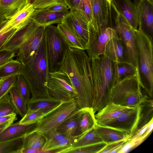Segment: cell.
<instances>
[{"instance_id": "obj_38", "label": "cell", "mask_w": 153, "mask_h": 153, "mask_svg": "<svg viewBox=\"0 0 153 153\" xmlns=\"http://www.w3.org/2000/svg\"><path fill=\"white\" fill-rule=\"evenodd\" d=\"M8 21L4 20L0 23V50L17 30L8 24Z\"/></svg>"}, {"instance_id": "obj_44", "label": "cell", "mask_w": 153, "mask_h": 153, "mask_svg": "<svg viewBox=\"0 0 153 153\" xmlns=\"http://www.w3.org/2000/svg\"><path fill=\"white\" fill-rule=\"evenodd\" d=\"M45 135L46 137L47 141L43 149H46L51 145L62 140L67 136L60 134L56 130L50 132Z\"/></svg>"}, {"instance_id": "obj_14", "label": "cell", "mask_w": 153, "mask_h": 153, "mask_svg": "<svg viewBox=\"0 0 153 153\" xmlns=\"http://www.w3.org/2000/svg\"><path fill=\"white\" fill-rule=\"evenodd\" d=\"M118 36L114 29L107 27L96 37L85 51L90 59L97 58L104 54L105 47L109 41Z\"/></svg>"}, {"instance_id": "obj_21", "label": "cell", "mask_w": 153, "mask_h": 153, "mask_svg": "<svg viewBox=\"0 0 153 153\" xmlns=\"http://www.w3.org/2000/svg\"><path fill=\"white\" fill-rule=\"evenodd\" d=\"M36 123L21 124L18 122L12 123L0 133V142L24 137L33 131Z\"/></svg>"}, {"instance_id": "obj_27", "label": "cell", "mask_w": 153, "mask_h": 153, "mask_svg": "<svg viewBox=\"0 0 153 153\" xmlns=\"http://www.w3.org/2000/svg\"><path fill=\"white\" fill-rule=\"evenodd\" d=\"M139 105L140 110L136 131L147 124L153 119V103L152 99L146 95L144 100Z\"/></svg>"}, {"instance_id": "obj_48", "label": "cell", "mask_w": 153, "mask_h": 153, "mask_svg": "<svg viewBox=\"0 0 153 153\" xmlns=\"http://www.w3.org/2000/svg\"><path fill=\"white\" fill-rule=\"evenodd\" d=\"M16 56V53L13 51L5 49L0 50V67L12 60Z\"/></svg>"}, {"instance_id": "obj_22", "label": "cell", "mask_w": 153, "mask_h": 153, "mask_svg": "<svg viewBox=\"0 0 153 153\" xmlns=\"http://www.w3.org/2000/svg\"><path fill=\"white\" fill-rule=\"evenodd\" d=\"M61 102L60 100L51 96L30 99L27 103V112L38 111L45 114Z\"/></svg>"}, {"instance_id": "obj_16", "label": "cell", "mask_w": 153, "mask_h": 153, "mask_svg": "<svg viewBox=\"0 0 153 153\" xmlns=\"http://www.w3.org/2000/svg\"><path fill=\"white\" fill-rule=\"evenodd\" d=\"M104 55L114 62L130 63L126 48L119 36L113 38L108 42Z\"/></svg>"}, {"instance_id": "obj_36", "label": "cell", "mask_w": 153, "mask_h": 153, "mask_svg": "<svg viewBox=\"0 0 153 153\" xmlns=\"http://www.w3.org/2000/svg\"><path fill=\"white\" fill-rule=\"evenodd\" d=\"M14 86L27 104L31 99V91L28 83L21 74L17 75Z\"/></svg>"}, {"instance_id": "obj_3", "label": "cell", "mask_w": 153, "mask_h": 153, "mask_svg": "<svg viewBox=\"0 0 153 153\" xmlns=\"http://www.w3.org/2000/svg\"><path fill=\"white\" fill-rule=\"evenodd\" d=\"M49 73L44 35L32 59L25 65L22 64L21 74L29 86L31 99L50 96L47 88Z\"/></svg>"}, {"instance_id": "obj_5", "label": "cell", "mask_w": 153, "mask_h": 153, "mask_svg": "<svg viewBox=\"0 0 153 153\" xmlns=\"http://www.w3.org/2000/svg\"><path fill=\"white\" fill-rule=\"evenodd\" d=\"M141 88L137 74L127 77L113 86L110 102L128 107L138 106L146 96L142 93Z\"/></svg>"}, {"instance_id": "obj_56", "label": "cell", "mask_w": 153, "mask_h": 153, "mask_svg": "<svg viewBox=\"0 0 153 153\" xmlns=\"http://www.w3.org/2000/svg\"><path fill=\"white\" fill-rule=\"evenodd\" d=\"M111 4V1H112V0H107Z\"/></svg>"}, {"instance_id": "obj_28", "label": "cell", "mask_w": 153, "mask_h": 153, "mask_svg": "<svg viewBox=\"0 0 153 153\" xmlns=\"http://www.w3.org/2000/svg\"><path fill=\"white\" fill-rule=\"evenodd\" d=\"M56 27L69 48L84 50L76 33L68 25L62 22Z\"/></svg>"}, {"instance_id": "obj_10", "label": "cell", "mask_w": 153, "mask_h": 153, "mask_svg": "<svg viewBox=\"0 0 153 153\" xmlns=\"http://www.w3.org/2000/svg\"><path fill=\"white\" fill-rule=\"evenodd\" d=\"M62 22L67 24L75 32L85 50L88 48L89 42L93 40L98 36L91 24L76 10L69 11Z\"/></svg>"}, {"instance_id": "obj_24", "label": "cell", "mask_w": 153, "mask_h": 153, "mask_svg": "<svg viewBox=\"0 0 153 153\" xmlns=\"http://www.w3.org/2000/svg\"><path fill=\"white\" fill-rule=\"evenodd\" d=\"M82 112H79L72 117L65 120L57 127L56 131L58 133L67 136H78L81 134L80 123Z\"/></svg>"}, {"instance_id": "obj_25", "label": "cell", "mask_w": 153, "mask_h": 153, "mask_svg": "<svg viewBox=\"0 0 153 153\" xmlns=\"http://www.w3.org/2000/svg\"><path fill=\"white\" fill-rule=\"evenodd\" d=\"M35 10L33 5L28 2L21 10L8 19V24L17 30L21 29L32 21Z\"/></svg>"}, {"instance_id": "obj_4", "label": "cell", "mask_w": 153, "mask_h": 153, "mask_svg": "<svg viewBox=\"0 0 153 153\" xmlns=\"http://www.w3.org/2000/svg\"><path fill=\"white\" fill-rule=\"evenodd\" d=\"M137 76L141 88L152 99L153 90L152 38L139 27L135 30Z\"/></svg>"}, {"instance_id": "obj_23", "label": "cell", "mask_w": 153, "mask_h": 153, "mask_svg": "<svg viewBox=\"0 0 153 153\" xmlns=\"http://www.w3.org/2000/svg\"><path fill=\"white\" fill-rule=\"evenodd\" d=\"M95 127L102 142L107 144L127 139L130 135L123 131L107 126L97 124Z\"/></svg>"}, {"instance_id": "obj_20", "label": "cell", "mask_w": 153, "mask_h": 153, "mask_svg": "<svg viewBox=\"0 0 153 153\" xmlns=\"http://www.w3.org/2000/svg\"><path fill=\"white\" fill-rule=\"evenodd\" d=\"M128 108L110 102L95 115L97 124L105 126L117 118Z\"/></svg>"}, {"instance_id": "obj_41", "label": "cell", "mask_w": 153, "mask_h": 153, "mask_svg": "<svg viewBox=\"0 0 153 153\" xmlns=\"http://www.w3.org/2000/svg\"><path fill=\"white\" fill-rule=\"evenodd\" d=\"M76 11L91 24L92 9L91 0H80Z\"/></svg>"}, {"instance_id": "obj_33", "label": "cell", "mask_w": 153, "mask_h": 153, "mask_svg": "<svg viewBox=\"0 0 153 153\" xmlns=\"http://www.w3.org/2000/svg\"><path fill=\"white\" fill-rule=\"evenodd\" d=\"M9 94L17 114L23 117L26 114L27 111L26 102L14 86L10 90Z\"/></svg>"}, {"instance_id": "obj_12", "label": "cell", "mask_w": 153, "mask_h": 153, "mask_svg": "<svg viewBox=\"0 0 153 153\" xmlns=\"http://www.w3.org/2000/svg\"><path fill=\"white\" fill-rule=\"evenodd\" d=\"M45 28L38 25L32 34L16 53V60L22 64L25 65L32 59L44 36Z\"/></svg>"}, {"instance_id": "obj_54", "label": "cell", "mask_w": 153, "mask_h": 153, "mask_svg": "<svg viewBox=\"0 0 153 153\" xmlns=\"http://www.w3.org/2000/svg\"><path fill=\"white\" fill-rule=\"evenodd\" d=\"M149 2L150 3H151V4H153V0H146Z\"/></svg>"}, {"instance_id": "obj_1", "label": "cell", "mask_w": 153, "mask_h": 153, "mask_svg": "<svg viewBox=\"0 0 153 153\" xmlns=\"http://www.w3.org/2000/svg\"><path fill=\"white\" fill-rule=\"evenodd\" d=\"M60 69L68 75L77 93L74 99L79 109L92 108L94 90L91 60L85 51L69 48Z\"/></svg>"}, {"instance_id": "obj_47", "label": "cell", "mask_w": 153, "mask_h": 153, "mask_svg": "<svg viewBox=\"0 0 153 153\" xmlns=\"http://www.w3.org/2000/svg\"><path fill=\"white\" fill-rule=\"evenodd\" d=\"M127 139L107 144L99 153H118L119 149L126 142Z\"/></svg>"}, {"instance_id": "obj_2", "label": "cell", "mask_w": 153, "mask_h": 153, "mask_svg": "<svg viewBox=\"0 0 153 153\" xmlns=\"http://www.w3.org/2000/svg\"><path fill=\"white\" fill-rule=\"evenodd\" d=\"M91 60L94 90L92 108L95 112L110 102L111 91L115 84L114 65L104 54Z\"/></svg>"}, {"instance_id": "obj_31", "label": "cell", "mask_w": 153, "mask_h": 153, "mask_svg": "<svg viewBox=\"0 0 153 153\" xmlns=\"http://www.w3.org/2000/svg\"><path fill=\"white\" fill-rule=\"evenodd\" d=\"M113 65L115 84L127 77L137 75V70L130 63L113 62Z\"/></svg>"}, {"instance_id": "obj_17", "label": "cell", "mask_w": 153, "mask_h": 153, "mask_svg": "<svg viewBox=\"0 0 153 153\" xmlns=\"http://www.w3.org/2000/svg\"><path fill=\"white\" fill-rule=\"evenodd\" d=\"M38 25L32 21L27 25L17 30L2 46L1 49L10 50L16 53L32 34Z\"/></svg>"}, {"instance_id": "obj_57", "label": "cell", "mask_w": 153, "mask_h": 153, "mask_svg": "<svg viewBox=\"0 0 153 153\" xmlns=\"http://www.w3.org/2000/svg\"><path fill=\"white\" fill-rule=\"evenodd\" d=\"M3 78H0V83Z\"/></svg>"}, {"instance_id": "obj_39", "label": "cell", "mask_w": 153, "mask_h": 153, "mask_svg": "<svg viewBox=\"0 0 153 153\" xmlns=\"http://www.w3.org/2000/svg\"><path fill=\"white\" fill-rule=\"evenodd\" d=\"M14 113L17 114L10 95L8 94L0 99V117Z\"/></svg>"}, {"instance_id": "obj_43", "label": "cell", "mask_w": 153, "mask_h": 153, "mask_svg": "<svg viewBox=\"0 0 153 153\" xmlns=\"http://www.w3.org/2000/svg\"><path fill=\"white\" fill-rule=\"evenodd\" d=\"M44 114L38 111L27 112L26 114L19 122L21 124L36 123Z\"/></svg>"}, {"instance_id": "obj_45", "label": "cell", "mask_w": 153, "mask_h": 153, "mask_svg": "<svg viewBox=\"0 0 153 153\" xmlns=\"http://www.w3.org/2000/svg\"><path fill=\"white\" fill-rule=\"evenodd\" d=\"M62 4H65L64 0H35L32 4L35 9H39Z\"/></svg>"}, {"instance_id": "obj_15", "label": "cell", "mask_w": 153, "mask_h": 153, "mask_svg": "<svg viewBox=\"0 0 153 153\" xmlns=\"http://www.w3.org/2000/svg\"><path fill=\"white\" fill-rule=\"evenodd\" d=\"M111 2L133 28L137 30L139 24L137 5L131 0H112Z\"/></svg>"}, {"instance_id": "obj_53", "label": "cell", "mask_w": 153, "mask_h": 153, "mask_svg": "<svg viewBox=\"0 0 153 153\" xmlns=\"http://www.w3.org/2000/svg\"><path fill=\"white\" fill-rule=\"evenodd\" d=\"M140 0H134V3L137 5V4Z\"/></svg>"}, {"instance_id": "obj_37", "label": "cell", "mask_w": 153, "mask_h": 153, "mask_svg": "<svg viewBox=\"0 0 153 153\" xmlns=\"http://www.w3.org/2000/svg\"><path fill=\"white\" fill-rule=\"evenodd\" d=\"M107 144L103 142L68 149L62 151L60 153H99Z\"/></svg>"}, {"instance_id": "obj_9", "label": "cell", "mask_w": 153, "mask_h": 153, "mask_svg": "<svg viewBox=\"0 0 153 153\" xmlns=\"http://www.w3.org/2000/svg\"><path fill=\"white\" fill-rule=\"evenodd\" d=\"M47 88L49 95L61 102L74 99L77 94L68 75L60 69L49 72Z\"/></svg>"}, {"instance_id": "obj_11", "label": "cell", "mask_w": 153, "mask_h": 153, "mask_svg": "<svg viewBox=\"0 0 153 153\" xmlns=\"http://www.w3.org/2000/svg\"><path fill=\"white\" fill-rule=\"evenodd\" d=\"M91 1V24L98 36L112 25L111 4L107 0Z\"/></svg>"}, {"instance_id": "obj_7", "label": "cell", "mask_w": 153, "mask_h": 153, "mask_svg": "<svg viewBox=\"0 0 153 153\" xmlns=\"http://www.w3.org/2000/svg\"><path fill=\"white\" fill-rule=\"evenodd\" d=\"M79 110L74 99L61 102L37 121L33 131H37L45 135L50 132L56 130L59 124L75 115Z\"/></svg>"}, {"instance_id": "obj_40", "label": "cell", "mask_w": 153, "mask_h": 153, "mask_svg": "<svg viewBox=\"0 0 153 153\" xmlns=\"http://www.w3.org/2000/svg\"><path fill=\"white\" fill-rule=\"evenodd\" d=\"M79 136L76 137L67 136L62 140L51 145L46 149L57 150V153H60L62 151L71 148Z\"/></svg>"}, {"instance_id": "obj_55", "label": "cell", "mask_w": 153, "mask_h": 153, "mask_svg": "<svg viewBox=\"0 0 153 153\" xmlns=\"http://www.w3.org/2000/svg\"><path fill=\"white\" fill-rule=\"evenodd\" d=\"M4 20V19L0 16V23Z\"/></svg>"}, {"instance_id": "obj_52", "label": "cell", "mask_w": 153, "mask_h": 153, "mask_svg": "<svg viewBox=\"0 0 153 153\" xmlns=\"http://www.w3.org/2000/svg\"><path fill=\"white\" fill-rule=\"evenodd\" d=\"M28 2L32 4L35 0H27Z\"/></svg>"}, {"instance_id": "obj_30", "label": "cell", "mask_w": 153, "mask_h": 153, "mask_svg": "<svg viewBox=\"0 0 153 153\" xmlns=\"http://www.w3.org/2000/svg\"><path fill=\"white\" fill-rule=\"evenodd\" d=\"M46 141V137L44 134L33 131L23 137V148L43 149Z\"/></svg>"}, {"instance_id": "obj_18", "label": "cell", "mask_w": 153, "mask_h": 153, "mask_svg": "<svg viewBox=\"0 0 153 153\" xmlns=\"http://www.w3.org/2000/svg\"><path fill=\"white\" fill-rule=\"evenodd\" d=\"M137 5L139 12V27L152 38L153 4L146 0H140Z\"/></svg>"}, {"instance_id": "obj_6", "label": "cell", "mask_w": 153, "mask_h": 153, "mask_svg": "<svg viewBox=\"0 0 153 153\" xmlns=\"http://www.w3.org/2000/svg\"><path fill=\"white\" fill-rule=\"evenodd\" d=\"M49 72L60 69L69 47L53 25L45 28L44 32Z\"/></svg>"}, {"instance_id": "obj_51", "label": "cell", "mask_w": 153, "mask_h": 153, "mask_svg": "<svg viewBox=\"0 0 153 153\" xmlns=\"http://www.w3.org/2000/svg\"><path fill=\"white\" fill-rule=\"evenodd\" d=\"M70 10H76L80 0H64Z\"/></svg>"}, {"instance_id": "obj_32", "label": "cell", "mask_w": 153, "mask_h": 153, "mask_svg": "<svg viewBox=\"0 0 153 153\" xmlns=\"http://www.w3.org/2000/svg\"><path fill=\"white\" fill-rule=\"evenodd\" d=\"M81 110L82 117L80 123L81 134H83L94 127L97 124L95 113L92 108H84Z\"/></svg>"}, {"instance_id": "obj_50", "label": "cell", "mask_w": 153, "mask_h": 153, "mask_svg": "<svg viewBox=\"0 0 153 153\" xmlns=\"http://www.w3.org/2000/svg\"><path fill=\"white\" fill-rule=\"evenodd\" d=\"M57 151L44 149L23 148L21 153H56Z\"/></svg>"}, {"instance_id": "obj_26", "label": "cell", "mask_w": 153, "mask_h": 153, "mask_svg": "<svg viewBox=\"0 0 153 153\" xmlns=\"http://www.w3.org/2000/svg\"><path fill=\"white\" fill-rule=\"evenodd\" d=\"M28 2L27 0H0V16L9 19Z\"/></svg>"}, {"instance_id": "obj_29", "label": "cell", "mask_w": 153, "mask_h": 153, "mask_svg": "<svg viewBox=\"0 0 153 153\" xmlns=\"http://www.w3.org/2000/svg\"><path fill=\"white\" fill-rule=\"evenodd\" d=\"M95 126L79 135L75 140L71 147L69 149L80 147L103 142Z\"/></svg>"}, {"instance_id": "obj_13", "label": "cell", "mask_w": 153, "mask_h": 153, "mask_svg": "<svg viewBox=\"0 0 153 153\" xmlns=\"http://www.w3.org/2000/svg\"><path fill=\"white\" fill-rule=\"evenodd\" d=\"M140 110L139 105L129 107L117 118L104 126L123 131L131 135L136 131Z\"/></svg>"}, {"instance_id": "obj_46", "label": "cell", "mask_w": 153, "mask_h": 153, "mask_svg": "<svg viewBox=\"0 0 153 153\" xmlns=\"http://www.w3.org/2000/svg\"><path fill=\"white\" fill-rule=\"evenodd\" d=\"M16 115L14 113L0 117V133L17 120Z\"/></svg>"}, {"instance_id": "obj_42", "label": "cell", "mask_w": 153, "mask_h": 153, "mask_svg": "<svg viewBox=\"0 0 153 153\" xmlns=\"http://www.w3.org/2000/svg\"><path fill=\"white\" fill-rule=\"evenodd\" d=\"M17 76L12 75L3 79L0 83V99L9 93L17 79Z\"/></svg>"}, {"instance_id": "obj_49", "label": "cell", "mask_w": 153, "mask_h": 153, "mask_svg": "<svg viewBox=\"0 0 153 153\" xmlns=\"http://www.w3.org/2000/svg\"><path fill=\"white\" fill-rule=\"evenodd\" d=\"M69 9L65 4H58L43 9L46 11L51 12L68 11Z\"/></svg>"}, {"instance_id": "obj_8", "label": "cell", "mask_w": 153, "mask_h": 153, "mask_svg": "<svg viewBox=\"0 0 153 153\" xmlns=\"http://www.w3.org/2000/svg\"><path fill=\"white\" fill-rule=\"evenodd\" d=\"M115 12L114 29L123 43L127 52L130 63L137 70V52L135 30L111 3Z\"/></svg>"}, {"instance_id": "obj_35", "label": "cell", "mask_w": 153, "mask_h": 153, "mask_svg": "<svg viewBox=\"0 0 153 153\" xmlns=\"http://www.w3.org/2000/svg\"><path fill=\"white\" fill-rule=\"evenodd\" d=\"M22 63L13 59L0 67V78L21 74Z\"/></svg>"}, {"instance_id": "obj_34", "label": "cell", "mask_w": 153, "mask_h": 153, "mask_svg": "<svg viewBox=\"0 0 153 153\" xmlns=\"http://www.w3.org/2000/svg\"><path fill=\"white\" fill-rule=\"evenodd\" d=\"M23 137L0 142V153H21Z\"/></svg>"}, {"instance_id": "obj_19", "label": "cell", "mask_w": 153, "mask_h": 153, "mask_svg": "<svg viewBox=\"0 0 153 153\" xmlns=\"http://www.w3.org/2000/svg\"><path fill=\"white\" fill-rule=\"evenodd\" d=\"M68 12H51L43 9H35L32 20L38 25L46 27L53 24L61 23Z\"/></svg>"}]
</instances>
